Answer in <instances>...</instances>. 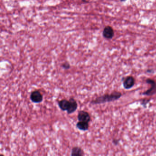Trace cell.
Listing matches in <instances>:
<instances>
[{"label": "cell", "instance_id": "11", "mask_svg": "<svg viewBox=\"0 0 156 156\" xmlns=\"http://www.w3.org/2000/svg\"><path fill=\"white\" fill-rule=\"evenodd\" d=\"M62 67L65 70H68L71 68V66L68 62H65L62 64Z\"/></svg>", "mask_w": 156, "mask_h": 156}, {"label": "cell", "instance_id": "12", "mask_svg": "<svg viewBox=\"0 0 156 156\" xmlns=\"http://www.w3.org/2000/svg\"><path fill=\"white\" fill-rule=\"evenodd\" d=\"M149 100H144L142 101V103H141V105L143 106L146 105L149 102Z\"/></svg>", "mask_w": 156, "mask_h": 156}, {"label": "cell", "instance_id": "7", "mask_svg": "<svg viewBox=\"0 0 156 156\" xmlns=\"http://www.w3.org/2000/svg\"><path fill=\"white\" fill-rule=\"evenodd\" d=\"M115 33L113 28L110 26L105 27L103 30V35L106 39H111L114 37Z\"/></svg>", "mask_w": 156, "mask_h": 156}, {"label": "cell", "instance_id": "2", "mask_svg": "<svg viewBox=\"0 0 156 156\" xmlns=\"http://www.w3.org/2000/svg\"><path fill=\"white\" fill-rule=\"evenodd\" d=\"M146 82L147 83L150 84L151 85L150 88L146 92L143 93V95L147 96H152L155 94L156 93V83L152 79H149L146 80Z\"/></svg>", "mask_w": 156, "mask_h": 156}, {"label": "cell", "instance_id": "9", "mask_svg": "<svg viewBox=\"0 0 156 156\" xmlns=\"http://www.w3.org/2000/svg\"><path fill=\"white\" fill-rule=\"evenodd\" d=\"M76 127L79 130L86 131L89 129V124L88 122L79 121L76 124Z\"/></svg>", "mask_w": 156, "mask_h": 156}, {"label": "cell", "instance_id": "3", "mask_svg": "<svg viewBox=\"0 0 156 156\" xmlns=\"http://www.w3.org/2000/svg\"><path fill=\"white\" fill-rule=\"evenodd\" d=\"M30 99L34 103H40L42 102L43 97L41 92L38 90H35L32 92L30 95Z\"/></svg>", "mask_w": 156, "mask_h": 156}, {"label": "cell", "instance_id": "4", "mask_svg": "<svg viewBox=\"0 0 156 156\" xmlns=\"http://www.w3.org/2000/svg\"><path fill=\"white\" fill-rule=\"evenodd\" d=\"M123 85L124 88L126 89H129L132 88L135 84V80L132 76H128L122 79Z\"/></svg>", "mask_w": 156, "mask_h": 156}, {"label": "cell", "instance_id": "10", "mask_svg": "<svg viewBox=\"0 0 156 156\" xmlns=\"http://www.w3.org/2000/svg\"><path fill=\"white\" fill-rule=\"evenodd\" d=\"M84 155V151L82 148L75 147L73 148L71 152V156H82Z\"/></svg>", "mask_w": 156, "mask_h": 156}, {"label": "cell", "instance_id": "8", "mask_svg": "<svg viewBox=\"0 0 156 156\" xmlns=\"http://www.w3.org/2000/svg\"><path fill=\"white\" fill-rule=\"evenodd\" d=\"M58 104L61 110L62 111H67L69 108V101L65 99H62L58 101Z\"/></svg>", "mask_w": 156, "mask_h": 156}, {"label": "cell", "instance_id": "6", "mask_svg": "<svg viewBox=\"0 0 156 156\" xmlns=\"http://www.w3.org/2000/svg\"><path fill=\"white\" fill-rule=\"evenodd\" d=\"M69 106L67 110V113L68 114H72L76 111L78 107V105L76 100L73 98H71L69 99Z\"/></svg>", "mask_w": 156, "mask_h": 156}, {"label": "cell", "instance_id": "14", "mask_svg": "<svg viewBox=\"0 0 156 156\" xmlns=\"http://www.w3.org/2000/svg\"><path fill=\"white\" fill-rule=\"evenodd\" d=\"M120 1L121 2H125L126 1V0H120Z\"/></svg>", "mask_w": 156, "mask_h": 156}, {"label": "cell", "instance_id": "13", "mask_svg": "<svg viewBox=\"0 0 156 156\" xmlns=\"http://www.w3.org/2000/svg\"><path fill=\"white\" fill-rule=\"evenodd\" d=\"M113 142H114L115 144H117L118 143V141H117V140H113Z\"/></svg>", "mask_w": 156, "mask_h": 156}, {"label": "cell", "instance_id": "5", "mask_svg": "<svg viewBox=\"0 0 156 156\" xmlns=\"http://www.w3.org/2000/svg\"><path fill=\"white\" fill-rule=\"evenodd\" d=\"M77 119L79 121H85L89 123L91 120V116L88 112L84 110H81L78 112Z\"/></svg>", "mask_w": 156, "mask_h": 156}, {"label": "cell", "instance_id": "1", "mask_svg": "<svg viewBox=\"0 0 156 156\" xmlns=\"http://www.w3.org/2000/svg\"><path fill=\"white\" fill-rule=\"evenodd\" d=\"M122 96V94L120 92H114L110 94H105L97 98L96 99L91 101L90 104L92 105H98V104H104L107 102H112L117 100L120 98Z\"/></svg>", "mask_w": 156, "mask_h": 156}]
</instances>
